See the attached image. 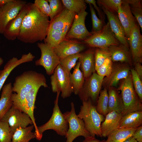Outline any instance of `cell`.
Returning <instances> with one entry per match:
<instances>
[{"label": "cell", "instance_id": "cell-39", "mask_svg": "<svg viewBox=\"0 0 142 142\" xmlns=\"http://www.w3.org/2000/svg\"><path fill=\"white\" fill-rule=\"evenodd\" d=\"M132 83L134 90L141 101L142 102V82L134 68L130 69Z\"/></svg>", "mask_w": 142, "mask_h": 142}, {"label": "cell", "instance_id": "cell-5", "mask_svg": "<svg viewBox=\"0 0 142 142\" xmlns=\"http://www.w3.org/2000/svg\"><path fill=\"white\" fill-rule=\"evenodd\" d=\"M57 93L51 117L45 124L38 126L36 139L38 140L41 139L43 133L46 130L52 129L55 131L58 135L65 136L68 129V122L64 117L63 114L62 113L58 104L59 97L60 92H58Z\"/></svg>", "mask_w": 142, "mask_h": 142}, {"label": "cell", "instance_id": "cell-48", "mask_svg": "<svg viewBox=\"0 0 142 142\" xmlns=\"http://www.w3.org/2000/svg\"><path fill=\"white\" fill-rule=\"evenodd\" d=\"M123 142H137V141L132 136H131Z\"/></svg>", "mask_w": 142, "mask_h": 142}, {"label": "cell", "instance_id": "cell-46", "mask_svg": "<svg viewBox=\"0 0 142 142\" xmlns=\"http://www.w3.org/2000/svg\"><path fill=\"white\" fill-rule=\"evenodd\" d=\"M105 140H100L95 138V137L90 136L85 138L82 142H105Z\"/></svg>", "mask_w": 142, "mask_h": 142}, {"label": "cell", "instance_id": "cell-36", "mask_svg": "<svg viewBox=\"0 0 142 142\" xmlns=\"http://www.w3.org/2000/svg\"><path fill=\"white\" fill-rule=\"evenodd\" d=\"M80 55L79 53L67 56L60 59L59 64L69 74L72 69L76 65Z\"/></svg>", "mask_w": 142, "mask_h": 142}, {"label": "cell", "instance_id": "cell-47", "mask_svg": "<svg viewBox=\"0 0 142 142\" xmlns=\"http://www.w3.org/2000/svg\"><path fill=\"white\" fill-rule=\"evenodd\" d=\"M12 0H0V7H3Z\"/></svg>", "mask_w": 142, "mask_h": 142}, {"label": "cell", "instance_id": "cell-42", "mask_svg": "<svg viewBox=\"0 0 142 142\" xmlns=\"http://www.w3.org/2000/svg\"><path fill=\"white\" fill-rule=\"evenodd\" d=\"M33 4L42 13L50 17L51 10L49 4L47 0H35Z\"/></svg>", "mask_w": 142, "mask_h": 142}, {"label": "cell", "instance_id": "cell-49", "mask_svg": "<svg viewBox=\"0 0 142 142\" xmlns=\"http://www.w3.org/2000/svg\"><path fill=\"white\" fill-rule=\"evenodd\" d=\"M4 60L3 59L0 57V67L2 65L3 63Z\"/></svg>", "mask_w": 142, "mask_h": 142}, {"label": "cell", "instance_id": "cell-23", "mask_svg": "<svg viewBox=\"0 0 142 142\" xmlns=\"http://www.w3.org/2000/svg\"><path fill=\"white\" fill-rule=\"evenodd\" d=\"M122 116L121 114L114 111L106 114L100 126L102 137H107L111 132L119 128Z\"/></svg>", "mask_w": 142, "mask_h": 142}, {"label": "cell", "instance_id": "cell-32", "mask_svg": "<svg viewBox=\"0 0 142 142\" xmlns=\"http://www.w3.org/2000/svg\"><path fill=\"white\" fill-rule=\"evenodd\" d=\"M129 4L131 11L142 30V0H125Z\"/></svg>", "mask_w": 142, "mask_h": 142}, {"label": "cell", "instance_id": "cell-45", "mask_svg": "<svg viewBox=\"0 0 142 142\" xmlns=\"http://www.w3.org/2000/svg\"><path fill=\"white\" fill-rule=\"evenodd\" d=\"M134 69L141 80L142 79V66L140 62H134Z\"/></svg>", "mask_w": 142, "mask_h": 142}, {"label": "cell", "instance_id": "cell-44", "mask_svg": "<svg viewBox=\"0 0 142 142\" xmlns=\"http://www.w3.org/2000/svg\"><path fill=\"white\" fill-rule=\"evenodd\" d=\"M132 136L137 142H142V125L136 128Z\"/></svg>", "mask_w": 142, "mask_h": 142}, {"label": "cell", "instance_id": "cell-38", "mask_svg": "<svg viewBox=\"0 0 142 142\" xmlns=\"http://www.w3.org/2000/svg\"><path fill=\"white\" fill-rule=\"evenodd\" d=\"M89 5L92 23V29L91 33H93L98 32L102 29L104 25V22L97 17L92 5L90 4H89Z\"/></svg>", "mask_w": 142, "mask_h": 142}, {"label": "cell", "instance_id": "cell-4", "mask_svg": "<svg viewBox=\"0 0 142 142\" xmlns=\"http://www.w3.org/2000/svg\"><path fill=\"white\" fill-rule=\"evenodd\" d=\"M77 115L83 120L86 130L91 136L102 137L100 126L105 117L97 112L96 106L90 99L82 102L80 111Z\"/></svg>", "mask_w": 142, "mask_h": 142}, {"label": "cell", "instance_id": "cell-26", "mask_svg": "<svg viewBox=\"0 0 142 142\" xmlns=\"http://www.w3.org/2000/svg\"><path fill=\"white\" fill-rule=\"evenodd\" d=\"M108 89V112L114 111L122 114L124 105L121 94L114 87Z\"/></svg>", "mask_w": 142, "mask_h": 142}, {"label": "cell", "instance_id": "cell-19", "mask_svg": "<svg viewBox=\"0 0 142 142\" xmlns=\"http://www.w3.org/2000/svg\"><path fill=\"white\" fill-rule=\"evenodd\" d=\"M117 14L124 29L127 40L132 29L137 22L131 11L129 4L125 0H123V3L119 7Z\"/></svg>", "mask_w": 142, "mask_h": 142}, {"label": "cell", "instance_id": "cell-22", "mask_svg": "<svg viewBox=\"0 0 142 142\" xmlns=\"http://www.w3.org/2000/svg\"><path fill=\"white\" fill-rule=\"evenodd\" d=\"M94 50V48H91L84 52L80 53L78 59L80 63V68L85 79L95 72Z\"/></svg>", "mask_w": 142, "mask_h": 142}, {"label": "cell", "instance_id": "cell-15", "mask_svg": "<svg viewBox=\"0 0 142 142\" xmlns=\"http://www.w3.org/2000/svg\"><path fill=\"white\" fill-rule=\"evenodd\" d=\"M140 28L137 22L132 29L127 40L134 63H141L142 61V36Z\"/></svg>", "mask_w": 142, "mask_h": 142}, {"label": "cell", "instance_id": "cell-12", "mask_svg": "<svg viewBox=\"0 0 142 142\" xmlns=\"http://www.w3.org/2000/svg\"><path fill=\"white\" fill-rule=\"evenodd\" d=\"M86 8L76 14L65 39H75L83 41L92 35V33L88 31L85 25V19L88 14L85 11Z\"/></svg>", "mask_w": 142, "mask_h": 142}, {"label": "cell", "instance_id": "cell-6", "mask_svg": "<svg viewBox=\"0 0 142 142\" xmlns=\"http://www.w3.org/2000/svg\"><path fill=\"white\" fill-rule=\"evenodd\" d=\"M118 90L121 92L124 105L123 115L133 111H142V102L134 90L130 73L127 78L121 80Z\"/></svg>", "mask_w": 142, "mask_h": 142}, {"label": "cell", "instance_id": "cell-1", "mask_svg": "<svg viewBox=\"0 0 142 142\" xmlns=\"http://www.w3.org/2000/svg\"><path fill=\"white\" fill-rule=\"evenodd\" d=\"M50 22L49 17L30 3L29 9L23 19L17 39L26 43L44 40Z\"/></svg>", "mask_w": 142, "mask_h": 142}, {"label": "cell", "instance_id": "cell-40", "mask_svg": "<svg viewBox=\"0 0 142 142\" xmlns=\"http://www.w3.org/2000/svg\"><path fill=\"white\" fill-rule=\"evenodd\" d=\"M113 66V62L110 57L107 58L96 71L98 75L107 77L110 74Z\"/></svg>", "mask_w": 142, "mask_h": 142}, {"label": "cell", "instance_id": "cell-34", "mask_svg": "<svg viewBox=\"0 0 142 142\" xmlns=\"http://www.w3.org/2000/svg\"><path fill=\"white\" fill-rule=\"evenodd\" d=\"M111 57L110 53L107 48H95L94 60L95 71L108 58Z\"/></svg>", "mask_w": 142, "mask_h": 142}, {"label": "cell", "instance_id": "cell-20", "mask_svg": "<svg viewBox=\"0 0 142 142\" xmlns=\"http://www.w3.org/2000/svg\"><path fill=\"white\" fill-rule=\"evenodd\" d=\"M35 56L31 53L23 54L19 59L13 57L9 59L4 65L3 69L0 70V91L11 72L16 67L24 63L33 60Z\"/></svg>", "mask_w": 142, "mask_h": 142}, {"label": "cell", "instance_id": "cell-35", "mask_svg": "<svg viewBox=\"0 0 142 142\" xmlns=\"http://www.w3.org/2000/svg\"><path fill=\"white\" fill-rule=\"evenodd\" d=\"M96 2L100 8L117 13L119 7L123 3V0H97Z\"/></svg>", "mask_w": 142, "mask_h": 142}, {"label": "cell", "instance_id": "cell-2", "mask_svg": "<svg viewBox=\"0 0 142 142\" xmlns=\"http://www.w3.org/2000/svg\"><path fill=\"white\" fill-rule=\"evenodd\" d=\"M45 78L42 73L32 70L25 71L16 77L12 86L13 105L23 111L26 96L36 85Z\"/></svg>", "mask_w": 142, "mask_h": 142}, {"label": "cell", "instance_id": "cell-43", "mask_svg": "<svg viewBox=\"0 0 142 142\" xmlns=\"http://www.w3.org/2000/svg\"><path fill=\"white\" fill-rule=\"evenodd\" d=\"M84 1L86 3L90 4L92 5L94 8L97 11L100 19L104 21L105 19V14L103 11L101 10L102 9H101V8L97 6L96 1L95 0H85Z\"/></svg>", "mask_w": 142, "mask_h": 142}, {"label": "cell", "instance_id": "cell-16", "mask_svg": "<svg viewBox=\"0 0 142 142\" xmlns=\"http://www.w3.org/2000/svg\"><path fill=\"white\" fill-rule=\"evenodd\" d=\"M130 65L125 63L113 65L110 75L104 78L102 85L107 89L116 86L120 80L125 79L130 73Z\"/></svg>", "mask_w": 142, "mask_h": 142}, {"label": "cell", "instance_id": "cell-9", "mask_svg": "<svg viewBox=\"0 0 142 142\" xmlns=\"http://www.w3.org/2000/svg\"><path fill=\"white\" fill-rule=\"evenodd\" d=\"M69 74L59 64L50 77L53 92H61V96L63 98L69 97L73 92L70 82Z\"/></svg>", "mask_w": 142, "mask_h": 142}, {"label": "cell", "instance_id": "cell-33", "mask_svg": "<svg viewBox=\"0 0 142 142\" xmlns=\"http://www.w3.org/2000/svg\"><path fill=\"white\" fill-rule=\"evenodd\" d=\"M64 8L76 14L79 13L87 8L86 3L84 0H62Z\"/></svg>", "mask_w": 142, "mask_h": 142}, {"label": "cell", "instance_id": "cell-41", "mask_svg": "<svg viewBox=\"0 0 142 142\" xmlns=\"http://www.w3.org/2000/svg\"><path fill=\"white\" fill-rule=\"evenodd\" d=\"M48 2L51 10L49 17L51 21L55 17L61 12L64 8L61 0H47Z\"/></svg>", "mask_w": 142, "mask_h": 142}, {"label": "cell", "instance_id": "cell-29", "mask_svg": "<svg viewBox=\"0 0 142 142\" xmlns=\"http://www.w3.org/2000/svg\"><path fill=\"white\" fill-rule=\"evenodd\" d=\"M34 127L33 124L26 128H17L13 133L11 142H29L32 139L36 138L35 132H32Z\"/></svg>", "mask_w": 142, "mask_h": 142}, {"label": "cell", "instance_id": "cell-28", "mask_svg": "<svg viewBox=\"0 0 142 142\" xmlns=\"http://www.w3.org/2000/svg\"><path fill=\"white\" fill-rule=\"evenodd\" d=\"M80 63L78 62L74 67L72 73L69 74L70 82L73 92L78 94L82 88L85 79L83 74L80 69Z\"/></svg>", "mask_w": 142, "mask_h": 142}, {"label": "cell", "instance_id": "cell-37", "mask_svg": "<svg viewBox=\"0 0 142 142\" xmlns=\"http://www.w3.org/2000/svg\"><path fill=\"white\" fill-rule=\"evenodd\" d=\"M13 134L8 123L0 120V142H11Z\"/></svg>", "mask_w": 142, "mask_h": 142}, {"label": "cell", "instance_id": "cell-24", "mask_svg": "<svg viewBox=\"0 0 142 142\" xmlns=\"http://www.w3.org/2000/svg\"><path fill=\"white\" fill-rule=\"evenodd\" d=\"M108 49L113 62H119L132 65V59L129 47L120 44L111 45Z\"/></svg>", "mask_w": 142, "mask_h": 142}, {"label": "cell", "instance_id": "cell-18", "mask_svg": "<svg viewBox=\"0 0 142 142\" xmlns=\"http://www.w3.org/2000/svg\"><path fill=\"white\" fill-rule=\"evenodd\" d=\"M85 48V45L83 43L75 40L65 39L53 49L60 60L68 56L80 53Z\"/></svg>", "mask_w": 142, "mask_h": 142}, {"label": "cell", "instance_id": "cell-7", "mask_svg": "<svg viewBox=\"0 0 142 142\" xmlns=\"http://www.w3.org/2000/svg\"><path fill=\"white\" fill-rule=\"evenodd\" d=\"M71 106L70 111L63 114L68 124V129L65 136L67 140L65 142H73L75 138L80 136L85 138L91 136L86 130L83 120L76 114L73 102L71 103Z\"/></svg>", "mask_w": 142, "mask_h": 142}, {"label": "cell", "instance_id": "cell-27", "mask_svg": "<svg viewBox=\"0 0 142 142\" xmlns=\"http://www.w3.org/2000/svg\"><path fill=\"white\" fill-rule=\"evenodd\" d=\"M142 125V111L129 113L123 115L119 128H136Z\"/></svg>", "mask_w": 142, "mask_h": 142}, {"label": "cell", "instance_id": "cell-8", "mask_svg": "<svg viewBox=\"0 0 142 142\" xmlns=\"http://www.w3.org/2000/svg\"><path fill=\"white\" fill-rule=\"evenodd\" d=\"M92 33L91 36L83 40L84 44L91 48H107L111 45L120 44L112 31L108 22L100 31Z\"/></svg>", "mask_w": 142, "mask_h": 142}, {"label": "cell", "instance_id": "cell-14", "mask_svg": "<svg viewBox=\"0 0 142 142\" xmlns=\"http://www.w3.org/2000/svg\"><path fill=\"white\" fill-rule=\"evenodd\" d=\"M27 2L22 0H12L0 7V34H3L7 24L17 15Z\"/></svg>", "mask_w": 142, "mask_h": 142}, {"label": "cell", "instance_id": "cell-11", "mask_svg": "<svg viewBox=\"0 0 142 142\" xmlns=\"http://www.w3.org/2000/svg\"><path fill=\"white\" fill-rule=\"evenodd\" d=\"M41 53L40 58L35 62L36 65L42 66L45 69L47 74L52 75L59 64L60 59L55 52L53 48L44 43H38L37 44Z\"/></svg>", "mask_w": 142, "mask_h": 142}, {"label": "cell", "instance_id": "cell-17", "mask_svg": "<svg viewBox=\"0 0 142 142\" xmlns=\"http://www.w3.org/2000/svg\"><path fill=\"white\" fill-rule=\"evenodd\" d=\"M30 3H27L16 17L7 25L3 34L8 40H13L17 38L23 19L29 9Z\"/></svg>", "mask_w": 142, "mask_h": 142}, {"label": "cell", "instance_id": "cell-21", "mask_svg": "<svg viewBox=\"0 0 142 142\" xmlns=\"http://www.w3.org/2000/svg\"><path fill=\"white\" fill-rule=\"evenodd\" d=\"M106 16L110 28L120 44L129 47L124 28L116 13L100 8Z\"/></svg>", "mask_w": 142, "mask_h": 142}, {"label": "cell", "instance_id": "cell-13", "mask_svg": "<svg viewBox=\"0 0 142 142\" xmlns=\"http://www.w3.org/2000/svg\"><path fill=\"white\" fill-rule=\"evenodd\" d=\"M1 120L8 123L13 133L19 127L24 128L29 125L33 124L27 114L13 105Z\"/></svg>", "mask_w": 142, "mask_h": 142}, {"label": "cell", "instance_id": "cell-3", "mask_svg": "<svg viewBox=\"0 0 142 142\" xmlns=\"http://www.w3.org/2000/svg\"><path fill=\"white\" fill-rule=\"evenodd\" d=\"M76 14L64 8L50 21L44 43L54 48L65 39Z\"/></svg>", "mask_w": 142, "mask_h": 142}, {"label": "cell", "instance_id": "cell-31", "mask_svg": "<svg viewBox=\"0 0 142 142\" xmlns=\"http://www.w3.org/2000/svg\"><path fill=\"white\" fill-rule=\"evenodd\" d=\"M107 89L104 88L100 92L97 101L96 109L97 112L105 117L108 112V95Z\"/></svg>", "mask_w": 142, "mask_h": 142}, {"label": "cell", "instance_id": "cell-10", "mask_svg": "<svg viewBox=\"0 0 142 142\" xmlns=\"http://www.w3.org/2000/svg\"><path fill=\"white\" fill-rule=\"evenodd\" d=\"M104 78L94 72L85 79L83 87L78 94L82 102L90 99L93 104L97 102Z\"/></svg>", "mask_w": 142, "mask_h": 142}, {"label": "cell", "instance_id": "cell-30", "mask_svg": "<svg viewBox=\"0 0 142 142\" xmlns=\"http://www.w3.org/2000/svg\"><path fill=\"white\" fill-rule=\"evenodd\" d=\"M136 129L118 128L108 135L105 142H123L132 136Z\"/></svg>", "mask_w": 142, "mask_h": 142}, {"label": "cell", "instance_id": "cell-25", "mask_svg": "<svg viewBox=\"0 0 142 142\" xmlns=\"http://www.w3.org/2000/svg\"><path fill=\"white\" fill-rule=\"evenodd\" d=\"M12 85L11 83L3 86L0 99V120L1 119L13 105L12 96Z\"/></svg>", "mask_w": 142, "mask_h": 142}]
</instances>
